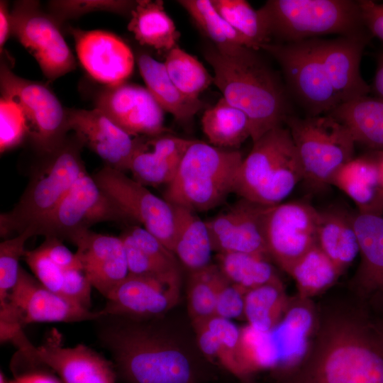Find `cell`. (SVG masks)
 <instances>
[{"instance_id": "25", "label": "cell", "mask_w": 383, "mask_h": 383, "mask_svg": "<svg viewBox=\"0 0 383 383\" xmlns=\"http://www.w3.org/2000/svg\"><path fill=\"white\" fill-rule=\"evenodd\" d=\"M36 355L63 383H116L114 365L84 345L66 348L48 342L36 348Z\"/></svg>"}, {"instance_id": "48", "label": "cell", "mask_w": 383, "mask_h": 383, "mask_svg": "<svg viewBox=\"0 0 383 383\" xmlns=\"http://www.w3.org/2000/svg\"><path fill=\"white\" fill-rule=\"evenodd\" d=\"M52 237L45 238L38 246L57 265L64 270H82L81 262L76 255L71 252L62 242Z\"/></svg>"}, {"instance_id": "47", "label": "cell", "mask_w": 383, "mask_h": 383, "mask_svg": "<svg viewBox=\"0 0 383 383\" xmlns=\"http://www.w3.org/2000/svg\"><path fill=\"white\" fill-rule=\"evenodd\" d=\"M246 292L225 277L217 293L214 316L231 321L245 319Z\"/></svg>"}, {"instance_id": "6", "label": "cell", "mask_w": 383, "mask_h": 383, "mask_svg": "<svg viewBox=\"0 0 383 383\" xmlns=\"http://www.w3.org/2000/svg\"><path fill=\"white\" fill-rule=\"evenodd\" d=\"M84 145L75 136L65 141L32 174L13 208L0 216V233L19 234L40 223L57 206L77 180L87 172L81 157Z\"/></svg>"}, {"instance_id": "22", "label": "cell", "mask_w": 383, "mask_h": 383, "mask_svg": "<svg viewBox=\"0 0 383 383\" xmlns=\"http://www.w3.org/2000/svg\"><path fill=\"white\" fill-rule=\"evenodd\" d=\"M370 32L340 35L333 39L316 38L320 57L329 81L342 103L367 96L370 87L360 73L363 50Z\"/></svg>"}, {"instance_id": "1", "label": "cell", "mask_w": 383, "mask_h": 383, "mask_svg": "<svg viewBox=\"0 0 383 383\" xmlns=\"http://www.w3.org/2000/svg\"><path fill=\"white\" fill-rule=\"evenodd\" d=\"M280 383H383V331L360 304L318 316L309 351Z\"/></svg>"}, {"instance_id": "36", "label": "cell", "mask_w": 383, "mask_h": 383, "mask_svg": "<svg viewBox=\"0 0 383 383\" xmlns=\"http://www.w3.org/2000/svg\"><path fill=\"white\" fill-rule=\"evenodd\" d=\"M289 274L295 281L298 296L311 299L333 285L342 273L316 244L294 265Z\"/></svg>"}, {"instance_id": "40", "label": "cell", "mask_w": 383, "mask_h": 383, "mask_svg": "<svg viewBox=\"0 0 383 383\" xmlns=\"http://www.w3.org/2000/svg\"><path fill=\"white\" fill-rule=\"evenodd\" d=\"M163 63L174 84L190 99H199L200 94L213 83V77L204 66L177 46L167 52Z\"/></svg>"}, {"instance_id": "44", "label": "cell", "mask_w": 383, "mask_h": 383, "mask_svg": "<svg viewBox=\"0 0 383 383\" xmlns=\"http://www.w3.org/2000/svg\"><path fill=\"white\" fill-rule=\"evenodd\" d=\"M28 135L24 114L9 99H0V152L4 153L19 145Z\"/></svg>"}, {"instance_id": "11", "label": "cell", "mask_w": 383, "mask_h": 383, "mask_svg": "<svg viewBox=\"0 0 383 383\" xmlns=\"http://www.w3.org/2000/svg\"><path fill=\"white\" fill-rule=\"evenodd\" d=\"M1 96L15 102L23 111L28 136L43 154L54 152L65 141L69 131L67 111L45 85L14 74L6 64L0 71Z\"/></svg>"}, {"instance_id": "18", "label": "cell", "mask_w": 383, "mask_h": 383, "mask_svg": "<svg viewBox=\"0 0 383 383\" xmlns=\"http://www.w3.org/2000/svg\"><path fill=\"white\" fill-rule=\"evenodd\" d=\"M360 262L351 280L353 291L377 320L383 318V216L354 214Z\"/></svg>"}, {"instance_id": "52", "label": "cell", "mask_w": 383, "mask_h": 383, "mask_svg": "<svg viewBox=\"0 0 383 383\" xmlns=\"http://www.w3.org/2000/svg\"><path fill=\"white\" fill-rule=\"evenodd\" d=\"M372 88L378 97L383 98V53L378 59Z\"/></svg>"}, {"instance_id": "21", "label": "cell", "mask_w": 383, "mask_h": 383, "mask_svg": "<svg viewBox=\"0 0 383 383\" xmlns=\"http://www.w3.org/2000/svg\"><path fill=\"white\" fill-rule=\"evenodd\" d=\"M83 67L96 81L113 86L126 82L135 64L129 46L118 36L101 30H72Z\"/></svg>"}, {"instance_id": "10", "label": "cell", "mask_w": 383, "mask_h": 383, "mask_svg": "<svg viewBox=\"0 0 383 383\" xmlns=\"http://www.w3.org/2000/svg\"><path fill=\"white\" fill-rule=\"evenodd\" d=\"M133 221L106 194L87 172L74 184L45 218L26 229L33 236L57 238L70 242L80 233L101 222Z\"/></svg>"}, {"instance_id": "50", "label": "cell", "mask_w": 383, "mask_h": 383, "mask_svg": "<svg viewBox=\"0 0 383 383\" xmlns=\"http://www.w3.org/2000/svg\"><path fill=\"white\" fill-rule=\"evenodd\" d=\"M9 383H63L53 375L42 371H30L15 376Z\"/></svg>"}, {"instance_id": "28", "label": "cell", "mask_w": 383, "mask_h": 383, "mask_svg": "<svg viewBox=\"0 0 383 383\" xmlns=\"http://www.w3.org/2000/svg\"><path fill=\"white\" fill-rule=\"evenodd\" d=\"M318 211L317 245L343 274L360 253L354 214L336 206Z\"/></svg>"}, {"instance_id": "19", "label": "cell", "mask_w": 383, "mask_h": 383, "mask_svg": "<svg viewBox=\"0 0 383 383\" xmlns=\"http://www.w3.org/2000/svg\"><path fill=\"white\" fill-rule=\"evenodd\" d=\"M4 303L13 309L23 326L40 322L95 321L102 316L99 311H91L47 289L21 267Z\"/></svg>"}, {"instance_id": "41", "label": "cell", "mask_w": 383, "mask_h": 383, "mask_svg": "<svg viewBox=\"0 0 383 383\" xmlns=\"http://www.w3.org/2000/svg\"><path fill=\"white\" fill-rule=\"evenodd\" d=\"M203 321L216 336V362L242 383H248L238 356L240 328L231 320L215 316Z\"/></svg>"}, {"instance_id": "12", "label": "cell", "mask_w": 383, "mask_h": 383, "mask_svg": "<svg viewBox=\"0 0 383 383\" xmlns=\"http://www.w3.org/2000/svg\"><path fill=\"white\" fill-rule=\"evenodd\" d=\"M101 189L133 221L172 251L173 206L125 172L106 165L94 176Z\"/></svg>"}, {"instance_id": "20", "label": "cell", "mask_w": 383, "mask_h": 383, "mask_svg": "<svg viewBox=\"0 0 383 383\" xmlns=\"http://www.w3.org/2000/svg\"><path fill=\"white\" fill-rule=\"evenodd\" d=\"M67 126L82 145L100 157L106 165L123 172L128 171L141 137L133 138L96 108L67 111Z\"/></svg>"}, {"instance_id": "4", "label": "cell", "mask_w": 383, "mask_h": 383, "mask_svg": "<svg viewBox=\"0 0 383 383\" xmlns=\"http://www.w3.org/2000/svg\"><path fill=\"white\" fill-rule=\"evenodd\" d=\"M243 160L238 150L193 140L163 198L194 212L214 209L234 192Z\"/></svg>"}, {"instance_id": "26", "label": "cell", "mask_w": 383, "mask_h": 383, "mask_svg": "<svg viewBox=\"0 0 383 383\" xmlns=\"http://www.w3.org/2000/svg\"><path fill=\"white\" fill-rule=\"evenodd\" d=\"M192 141L167 133L141 137L129 166L132 178L145 186L167 185Z\"/></svg>"}, {"instance_id": "33", "label": "cell", "mask_w": 383, "mask_h": 383, "mask_svg": "<svg viewBox=\"0 0 383 383\" xmlns=\"http://www.w3.org/2000/svg\"><path fill=\"white\" fill-rule=\"evenodd\" d=\"M201 127L209 144L220 148H238L251 138L250 121L247 114L224 98L204 111Z\"/></svg>"}, {"instance_id": "55", "label": "cell", "mask_w": 383, "mask_h": 383, "mask_svg": "<svg viewBox=\"0 0 383 383\" xmlns=\"http://www.w3.org/2000/svg\"><path fill=\"white\" fill-rule=\"evenodd\" d=\"M377 321L379 325L380 326L381 328L383 331V318L379 319V320H377Z\"/></svg>"}, {"instance_id": "39", "label": "cell", "mask_w": 383, "mask_h": 383, "mask_svg": "<svg viewBox=\"0 0 383 383\" xmlns=\"http://www.w3.org/2000/svg\"><path fill=\"white\" fill-rule=\"evenodd\" d=\"M225 277L216 264L189 272L187 282V308L192 324L214 316L218 289Z\"/></svg>"}, {"instance_id": "31", "label": "cell", "mask_w": 383, "mask_h": 383, "mask_svg": "<svg viewBox=\"0 0 383 383\" xmlns=\"http://www.w3.org/2000/svg\"><path fill=\"white\" fill-rule=\"evenodd\" d=\"M128 29L143 45L168 52L177 47L180 33L160 0H138L131 12Z\"/></svg>"}, {"instance_id": "9", "label": "cell", "mask_w": 383, "mask_h": 383, "mask_svg": "<svg viewBox=\"0 0 383 383\" xmlns=\"http://www.w3.org/2000/svg\"><path fill=\"white\" fill-rule=\"evenodd\" d=\"M316 38L287 43L270 42L261 48L278 62L288 89L308 116L328 114L342 104L327 76Z\"/></svg>"}, {"instance_id": "34", "label": "cell", "mask_w": 383, "mask_h": 383, "mask_svg": "<svg viewBox=\"0 0 383 383\" xmlns=\"http://www.w3.org/2000/svg\"><path fill=\"white\" fill-rule=\"evenodd\" d=\"M220 271L231 283L246 292L255 287L281 282L270 260L245 252L217 253Z\"/></svg>"}, {"instance_id": "37", "label": "cell", "mask_w": 383, "mask_h": 383, "mask_svg": "<svg viewBox=\"0 0 383 383\" xmlns=\"http://www.w3.org/2000/svg\"><path fill=\"white\" fill-rule=\"evenodd\" d=\"M289 301L282 281L252 289L245 296V319L255 329L269 331L279 322Z\"/></svg>"}, {"instance_id": "38", "label": "cell", "mask_w": 383, "mask_h": 383, "mask_svg": "<svg viewBox=\"0 0 383 383\" xmlns=\"http://www.w3.org/2000/svg\"><path fill=\"white\" fill-rule=\"evenodd\" d=\"M218 13L247 41L248 48L260 50L272 42L264 18L259 9L244 0H211Z\"/></svg>"}, {"instance_id": "3", "label": "cell", "mask_w": 383, "mask_h": 383, "mask_svg": "<svg viewBox=\"0 0 383 383\" xmlns=\"http://www.w3.org/2000/svg\"><path fill=\"white\" fill-rule=\"evenodd\" d=\"M204 56L223 98L248 116L252 142L292 115L283 84L257 50L242 47L225 55L208 47Z\"/></svg>"}, {"instance_id": "35", "label": "cell", "mask_w": 383, "mask_h": 383, "mask_svg": "<svg viewBox=\"0 0 383 383\" xmlns=\"http://www.w3.org/2000/svg\"><path fill=\"white\" fill-rule=\"evenodd\" d=\"M177 2L220 52L231 55L242 47L248 48L245 39L218 13L211 0H179Z\"/></svg>"}, {"instance_id": "13", "label": "cell", "mask_w": 383, "mask_h": 383, "mask_svg": "<svg viewBox=\"0 0 383 383\" xmlns=\"http://www.w3.org/2000/svg\"><path fill=\"white\" fill-rule=\"evenodd\" d=\"M11 33L32 55L50 81L75 68V59L55 21L35 1L16 3L11 12Z\"/></svg>"}, {"instance_id": "14", "label": "cell", "mask_w": 383, "mask_h": 383, "mask_svg": "<svg viewBox=\"0 0 383 383\" xmlns=\"http://www.w3.org/2000/svg\"><path fill=\"white\" fill-rule=\"evenodd\" d=\"M318 211L304 201L267 207L264 233L270 257L289 274L294 265L316 242Z\"/></svg>"}, {"instance_id": "32", "label": "cell", "mask_w": 383, "mask_h": 383, "mask_svg": "<svg viewBox=\"0 0 383 383\" xmlns=\"http://www.w3.org/2000/svg\"><path fill=\"white\" fill-rule=\"evenodd\" d=\"M350 131L355 143L383 150V98L362 96L342 103L328 113Z\"/></svg>"}, {"instance_id": "51", "label": "cell", "mask_w": 383, "mask_h": 383, "mask_svg": "<svg viewBox=\"0 0 383 383\" xmlns=\"http://www.w3.org/2000/svg\"><path fill=\"white\" fill-rule=\"evenodd\" d=\"M11 33V16L8 9L6 2L1 1L0 3V47L1 52Z\"/></svg>"}, {"instance_id": "2", "label": "cell", "mask_w": 383, "mask_h": 383, "mask_svg": "<svg viewBox=\"0 0 383 383\" xmlns=\"http://www.w3.org/2000/svg\"><path fill=\"white\" fill-rule=\"evenodd\" d=\"M160 318L135 320L102 315L101 344L126 383H203L209 372L161 324Z\"/></svg>"}, {"instance_id": "46", "label": "cell", "mask_w": 383, "mask_h": 383, "mask_svg": "<svg viewBox=\"0 0 383 383\" xmlns=\"http://www.w3.org/2000/svg\"><path fill=\"white\" fill-rule=\"evenodd\" d=\"M23 258L35 278L44 287L62 296L67 270L53 262L39 247L26 250Z\"/></svg>"}, {"instance_id": "17", "label": "cell", "mask_w": 383, "mask_h": 383, "mask_svg": "<svg viewBox=\"0 0 383 383\" xmlns=\"http://www.w3.org/2000/svg\"><path fill=\"white\" fill-rule=\"evenodd\" d=\"M182 281L128 274L106 297L101 315L135 320L162 317L179 301Z\"/></svg>"}, {"instance_id": "24", "label": "cell", "mask_w": 383, "mask_h": 383, "mask_svg": "<svg viewBox=\"0 0 383 383\" xmlns=\"http://www.w3.org/2000/svg\"><path fill=\"white\" fill-rule=\"evenodd\" d=\"M310 299H290L279 322L269 331L276 350L279 377L297 366L306 355L315 333L318 315Z\"/></svg>"}, {"instance_id": "27", "label": "cell", "mask_w": 383, "mask_h": 383, "mask_svg": "<svg viewBox=\"0 0 383 383\" xmlns=\"http://www.w3.org/2000/svg\"><path fill=\"white\" fill-rule=\"evenodd\" d=\"M331 185L347 194L355 204L358 213L383 216V187L370 153L354 157L340 167L333 175Z\"/></svg>"}, {"instance_id": "42", "label": "cell", "mask_w": 383, "mask_h": 383, "mask_svg": "<svg viewBox=\"0 0 383 383\" xmlns=\"http://www.w3.org/2000/svg\"><path fill=\"white\" fill-rule=\"evenodd\" d=\"M33 235L26 230L0 243V304L6 301L19 273V261L26 252V241Z\"/></svg>"}, {"instance_id": "43", "label": "cell", "mask_w": 383, "mask_h": 383, "mask_svg": "<svg viewBox=\"0 0 383 383\" xmlns=\"http://www.w3.org/2000/svg\"><path fill=\"white\" fill-rule=\"evenodd\" d=\"M127 229L141 250L165 274L182 277L180 262L172 251L141 226L132 225Z\"/></svg>"}, {"instance_id": "23", "label": "cell", "mask_w": 383, "mask_h": 383, "mask_svg": "<svg viewBox=\"0 0 383 383\" xmlns=\"http://www.w3.org/2000/svg\"><path fill=\"white\" fill-rule=\"evenodd\" d=\"M82 271L92 287L106 298L129 274L126 252L120 236L87 230L72 241Z\"/></svg>"}, {"instance_id": "53", "label": "cell", "mask_w": 383, "mask_h": 383, "mask_svg": "<svg viewBox=\"0 0 383 383\" xmlns=\"http://www.w3.org/2000/svg\"><path fill=\"white\" fill-rule=\"evenodd\" d=\"M370 154L376 163L379 179L383 187V150H372Z\"/></svg>"}, {"instance_id": "15", "label": "cell", "mask_w": 383, "mask_h": 383, "mask_svg": "<svg viewBox=\"0 0 383 383\" xmlns=\"http://www.w3.org/2000/svg\"><path fill=\"white\" fill-rule=\"evenodd\" d=\"M96 108L132 137H154L168 132L164 110L146 87L127 82L106 86Z\"/></svg>"}, {"instance_id": "54", "label": "cell", "mask_w": 383, "mask_h": 383, "mask_svg": "<svg viewBox=\"0 0 383 383\" xmlns=\"http://www.w3.org/2000/svg\"><path fill=\"white\" fill-rule=\"evenodd\" d=\"M0 383H9V381L6 379L4 374L1 371L0 372Z\"/></svg>"}, {"instance_id": "5", "label": "cell", "mask_w": 383, "mask_h": 383, "mask_svg": "<svg viewBox=\"0 0 383 383\" xmlns=\"http://www.w3.org/2000/svg\"><path fill=\"white\" fill-rule=\"evenodd\" d=\"M303 180V171L287 127H275L258 140L239 168L234 193L264 205L282 203Z\"/></svg>"}, {"instance_id": "16", "label": "cell", "mask_w": 383, "mask_h": 383, "mask_svg": "<svg viewBox=\"0 0 383 383\" xmlns=\"http://www.w3.org/2000/svg\"><path fill=\"white\" fill-rule=\"evenodd\" d=\"M268 206L241 198L206 221L213 251L250 253L271 260L264 233Z\"/></svg>"}, {"instance_id": "29", "label": "cell", "mask_w": 383, "mask_h": 383, "mask_svg": "<svg viewBox=\"0 0 383 383\" xmlns=\"http://www.w3.org/2000/svg\"><path fill=\"white\" fill-rule=\"evenodd\" d=\"M173 206L174 230L172 252L189 272L210 264L212 246L206 221L196 212Z\"/></svg>"}, {"instance_id": "45", "label": "cell", "mask_w": 383, "mask_h": 383, "mask_svg": "<svg viewBox=\"0 0 383 383\" xmlns=\"http://www.w3.org/2000/svg\"><path fill=\"white\" fill-rule=\"evenodd\" d=\"M136 1L122 0H60L52 1L50 9L60 20L79 16L96 11H106L117 13L131 12Z\"/></svg>"}, {"instance_id": "49", "label": "cell", "mask_w": 383, "mask_h": 383, "mask_svg": "<svg viewBox=\"0 0 383 383\" xmlns=\"http://www.w3.org/2000/svg\"><path fill=\"white\" fill-rule=\"evenodd\" d=\"M365 26L372 35L383 40V3L370 0L359 1Z\"/></svg>"}, {"instance_id": "7", "label": "cell", "mask_w": 383, "mask_h": 383, "mask_svg": "<svg viewBox=\"0 0 383 383\" xmlns=\"http://www.w3.org/2000/svg\"><path fill=\"white\" fill-rule=\"evenodd\" d=\"M258 9L271 40L274 38L276 43L369 32L362 21L359 1L269 0Z\"/></svg>"}, {"instance_id": "8", "label": "cell", "mask_w": 383, "mask_h": 383, "mask_svg": "<svg viewBox=\"0 0 383 383\" xmlns=\"http://www.w3.org/2000/svg\"><path fill=\"white\" fill-rule=\"evenodd\" d=\"M284 123L296 149L303 180L311 189L331 186L336 172L355 157V142L350 131L331 114L290 115Z\"/></svg>"}, {"instance_id": "30", "label": "cell", "mask_w": 383, "mask_h": 383, "mask_svg": "<svg viewBox=\"0 0 383 383\" xmlns=\"http://www.w3.org/2000/svg\"><path fill=\"white\" fill-rule=\"evenodd\" d=\"M137 64L146 88L164 111L181 123H188L204 107L199 99L184 95L169 77L165 65L146 53L138 55Z\"/></svg>"}]
</instances>
